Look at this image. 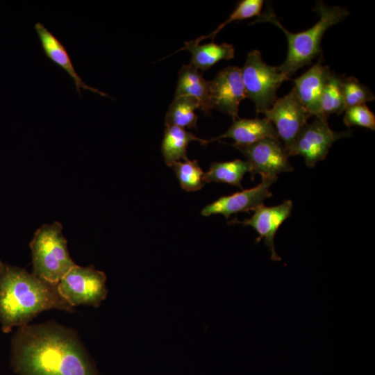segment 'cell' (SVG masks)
Wrapping results in <instances>:
<instances>
[{
  "label": "cell",
  "instance_id": "1",
  "mask_svg": "<svg viewBox=\"0 0 375 375\" xmlns=\"http://www.w3.org/2000/svg\"><path fill=\"white\" fill-rule=\"evenodd\" d=\"M11 366L19 375H99L76 334L53 322L19 327Z\"/></svg>",
  "mask_w": 375,
  "mask_h": 375
},
{
  "label": "cell",
  "instance_id": "2",
  "mask_svg": "<svg viewBox=\"0 0 375 375\" xmlns=\"http://www.w3.org/2000/svg\"><path fill=\"white\" fill-rule=\"evenodd\" d=\"M52 308L74 310L59 294L57 284L0 261V323L4 333L27 325L40 312Z\"/></svg>",
  "mask_w": 375,
  "mask_h": 375
},
{
  "label": "cell",
  "instance_id": "3",
  "mask_svg": "<svg viewBox=\"0 0 375 375\" xmlns=\"http://www.w3.org/2000/svg\"><path fill=\"white\" fill-rule=\"evenodd\" d=\"M312 10L319 15V20L310 28L299 33H293L286 30L270 7H267L264 12L250 23L269 22L278 27L285 34L288 54L278 67L288 78L300 68L312 63L317 56L322 55L321 41L324 33L349 15V11L345 8L327 6L322 1H317Z\"/></svg>",
  "mask_w": 375,
  "mask_h": 375
},
{
  "label": "cell",
  "instance_id": "4",
  "mask_svg": "<svg viewBox=\"0 0 375 375\" xmlns=\"http://www.w3.org/2000/svg\"><path fill=\"white\" fill-rule=\"evenodd\" d=\"M58 222L40 226L30 242L33 274L53 284H57L75 265Z\"/></svg>",
  "mask_w": 375,
  "mask_h": 375
},
{
  "label": "cell",
  "instance_id": "5",
  "mask_svg": "<svg viewBox=\"0 0 375 375\" xmlns=\"http://www.w3.org/2000/svg\"><path fill=\"white\" fill-rule=\"evenodd\" d=\"M241 74L246 97L254 103L258 115L270 108L277 99L278 89L290 79L281 72L278 66L265 63L258 50L249 52Z\"/></svg>",
  "mask_w": 375,
  "mask_h": 375
},
{
  "label": "cell",
  "instance_id": "6",
  "mask_svg": "<svg viewBox=\"0 0 375 375\" xmlns=\"http://www.w3.org/2000/svg\"><path fill=\"white\" fill-rule=\"evenodd\" d=\"M105 274L93 265H75L57 283L59 294L72 307L88 305L100 306L106 297Z\"/></svg>",
  "mask_w": 375,
  "mask_h": 375
},
{
  "label": "cell",
  "instance_id": "7",
  "mask_svg": "<svg viewBox=\"0 0 375 375\" xmlns=\"http://www.w3.org/2000/svg\"><path fill=\"white\" fill-rule=\"evenodd\" d=\"M351 135V130L335 131L330 128L326 117H315L312 123L303 127L287 153L289 157L302 156L306 165L313 167L326 158L335 141Z\"/></svg>",
  "mask_w": 375,
  "mask_h": 375
},
{
  "label": "cell",
  "instance_id": "8",
  "mask_svg": "<svg viewBox=\"0 0 375 375\" xmlns=\"http://www.w3.org/2000/svg\"><path fill=\"white\" fill-rule=\"evenodd\" d=\"M263 114L274 125L286 151L312 117L293 88L284 97H277L270 108Z\"/></svg>",
  "mask_w": 375,
  "mask_h": 375
},
{
  "label": "cell",
  "instance_id": "9",
  "mask_svg": "<svg viewBox=\"0 0 375 375\" xmlns=\"http://www.w3.org/2000/svg\"><path fill=\"white\" fill-rule=\"evenodd\" d=\"M235 147L247 158L253 178L256 174L277 176L278 174L294 169L279 138H265L247 146Z\"/></svg>",
  "mask_w": 375,
  "mask_h": 375
},
{
  "label": "cell",
  "instance_id": "10",
  "mask_svg": "<svg viewBox=\"0 0 375 375\" xmlns=\"http://www.w3.org/2000/svg\"><path fill=\"white\" fill-rule=\"evenodd\" d=\"M246 97L241 68L237 66L223 69L209 81L210 108L228 115L233 120L239 118V106Z\"/></svg>",
  "mask_w": 375,
  "mask_h": 375
},
{
  "label": "cell",
  "instance_id": "11",
  "mask_svg": "<svg viewBox=\"0 0 375 375\" xmlns=\"http://www.w3.org/2000/svg\"><path fill=\"white\" fill-rule=\"evenodd\" d=\"M277 179V176H262V181L257 186L219 197L206 206L201 210V215L208 217L219 214L228 218L239 212L254 210L262 205L266 199L272 196L269 188Z\"/></svg>",
  "mask_w": 375,
  "mask_h": 375
},
{
  "label": "cell",
  "instance_id": "12",
  "mask_svg": "<svg viewBox=\"0 0 375 375\" xmlns=\"http://www.w3.org/2000/svg\"><path fill=\"white\" fill-rule=\"evenodd\" d=\"M293 204L291 200H286L282 203L274 206H258L253 211L250 218L243 221L233 220L231 224H242L252 227L258 234L256 243L262 239L268 247L271 259L280 261L281 258L275 249L274 237L281 225L288 218L292 212Z\"/></svg>",
  "mask_w": 375,
  "mask_h": 375
},
{
  "label": "cell",
  "instance_id": "13",
  "mask_svg": "<svg viewBox=\"0 0 375 375\" xmlns=\"http://www.w3.org/2000/svg\"><path fill=\"white\" fill-rule=\"evenodd\" d=\"M34 29L45 56L68 74L81 97L82 90H89L102 97H109L107 94L88 85L83 81L76 72L65 47L43 24L37 22L34 25Z\"/></svg>",
  "mask_w": 375,
  "mask_h": 375
},
{
  "label": "cell",
  "instance_id": "14",
  "mask_svg": "<svg viewBox=\"0 0 375 375\" xmlns=\"http://www.w3.org/2000/svg\"><path fill=\"white\" fill-rule=\"evenodd\" d=\"M331 70L319 60L301 76L295 78L294 88L301 103L312 116L321 115L320 102L326 81Z\"/></svg>",
  "mask_w": 375,
  "mask_h": 375
},
{
  "label": "cell",
  "instance_id": "15",
  "mask_svg": "<svg viewBox=\"0 0 375 375\" xmlns=\"http://www.w3.org/2000/svg\"><path fill=\"white\" fill-rule=\"evenodd\" d=\"M222 138L234 140L233 147L247 146L265 138H278L272 123L266 117L253 119H236L229 128L222 135L208 140V142Z\"/></svg>",
  "mask_w": 375,
  "mask_h": 375
},
{
  "label": "cell",
  "instance_id": "16",
  "mask_svg": "<svg viewBox=\"0 0 375 375\" xmlns=\"http://www.w3.org/2000/svg\"><path fill=\"white\" fill-rule=\"evenodd\" d=\"M190 97L200 104V110L209 114V81L192 65H184L178 72L174 97Z\"/></svg>",
  "mask_w": 375,
  "mask_h": 375
},
{
  "label": "cell",
  "instance_id": "17",
  "mask_svg": "<svg viewBox=\"0 0 375 375\" xmlns=\"http://www.w3.org/2000/svg\"><path fill=\"white\" fill-rule=\"evenodd\" d=\"M199 141L201 144H208V140L197 138L191 132L176 126H166L161 144V151L167 165H173L182 160L188 159L187 148L192 141Z\"/></svg>",
  "mask_w": 375,
  "mask_h": 375
},
{
  "label": "cell",
  "instance_id": "18",
  "mask_svg": "<svg viewBox=\"0 0 375 375\" xmlns=\"http://www.w3.org/2000/svg\"><path fill=\"white\" fill-rule=\"evenodd\" d=\"M188 50L191 53L190 65L197 69L206 71L222 60H230L235 56V49L228 43L193 44L190 41L176 51Z\"/></svg>",
  "mask_w": 375,
  "mask_h": 375
},
{
  "label": "cell",
  "instance_id": "19",
  "mask_svg": "<svg viewBox=\"0 0 375 375\" xmlns=\"http://www.w3.org/2000/svg\"><path fill=\"white\" fill-rule=\"evenodd\" d=\"M250 172L249 163L236 159L227 162H212L208 171L204 173V183H224L237 186L240 189L244 174Z\"/></svg>",
  "mask_w": 375,
  "mask_h": 375
},
{
  "label": "cell",
  "instance_id": "20",
  "mask_svg": "<svg viewBox=\"0 0 375 375\" xmlns=\"http://www.w3.org/2000/svg\"><path fill=\"white\" fill-rule=\"evenodd\" d=\"M197 109H200V104L195 99L190 97H174L165 116V125L183 128H197L195 110Z\"/></svg>",
  "mask_w": 375,
  "mask_h": 375
},
{
  "label": "cell",
  "instance_id": "21",
  "mask_svg": "<svg viewBox=\"0 0 375 375\" xmlns=\"http://www.w3.org/2000/svg\"><path fill=\"white\" fill-rule=\"evenodd\" d=\"M344 76L331 72L324 85L320 102L321 115L326 118L345 110L342 93Z\"/></svg>",
  "mask_w": 375,
  "mask_h": 375
},
{
  "label": "cell",
  "instance_id": "22",
  "mask_svg": "<svg viewBox=\"0 0 375 375\" xmlns=\"http://www.w3.org/2000/svg\"><path fill=\"white\" fill-rule=\"evenodd\" d=\"M173 169L181 187L188 192H194L203 187L204 173L197 160L178 161L173 165Z\"/></svg>",
  "mask_w": 375,
  "mask_h": 375
},
{
  "label": "cell",
  "instance_id": "23",
  "mask_svg": "<svg viewBox=\"0 0 375 375\" xmlns=\"http://www.w3.org/2000/svg\"><path fill=\"white\" fill-rule=\"evenodd\" d=\"M262 0H242L239 2L235 10L229 15L228 18L219 24V26L212 33L207 35H202L194 40L190 41L193 44H198L200 42L206 39L214 40L217 34L229 23L242 20L253 17L260 15L263 6Z\"/></svg>",
  "mask_w": 375,
  "mask_h": 375
},
{
  "label": "cell",
  "instance_id": "24",
  "mask_svg": "<svg viewBox=\"0 0 375 375\" xmlns=\"http://www.w3.org/2000/svg\"><path fill=\"white\" fill-rule=\"evenodd\" d=\"M342 93L345 110L374 101L375 97L369 88L353 76L344 77Z\"/></svg>",
  "mask_w": 375,
  "mask_h": 375
},
{
  "label": "cell",
  "instance_id": "25",
  "mask_svg": "<svg viewBox=\"0 0 375 375\" xmlns=\"http://www.w3.org/2000/svg\"><path fill=\"white\" fill-rule=\"evenodd\" d=\"M343 122L349 127L357 126L375 130V116L365 104L350 107L344 110Z\"/></svg>",
  "mask_w": 375,
  "mask_h": 375
}]
</instances>
